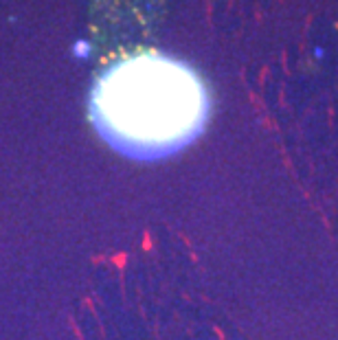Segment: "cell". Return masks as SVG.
Wrapping results in <instances>:
<instances>
[{"instance_id": "1", "label": "cell", "mask_w": 338, "mask_h": 340, "mask_svg": "<svg viewBox=\"0 0 338 340\" xmlns=\"http://www.w3.org/2000/svg\"><path fill=\"white\" fill-rule=\"evenodd\" d=\"M209 110V92L198 72L158 51L110 64L90 92L94 130L134 160H160L194 143Z\"/></svg>"}]
</instances>
